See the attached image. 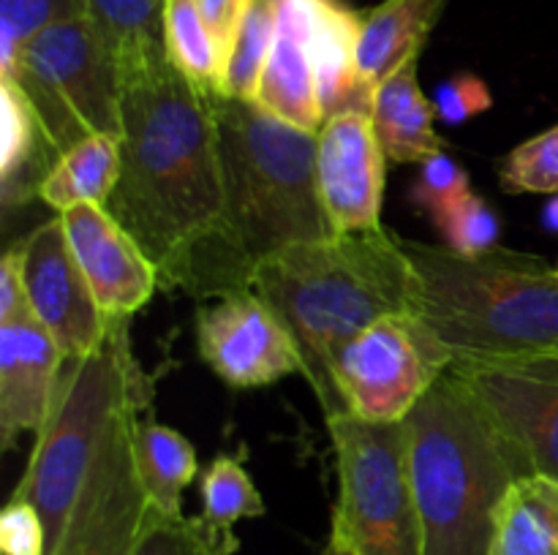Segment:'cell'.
Wrapping results in <instances>:
<instances>
[{
	"mask_svg": "<svg viewBox=\"0 0 558 555\" xmlns=\"http://www.w3.org/2000/svg\"><path fill=\"white\" fill-rule=\"evenodd\" d=\"M120 158V180L104 207L140 243L169 292L189 250L221 215V147L210 96L172 63L123 79Z\"/></svg>",
	"mask_w": 558,
	"mask_h": 555,
	"instance_id": "obj_1",
	"label": "cell"
},
{
	"mask_svg": "<svg viewBox=\"0 0 558 555\" xmlns=\"http://www.w3.org/2000/svg\"><path fill=\"white\" fill-rule=\"evenodd\" d=\"M210 101L221 147V215L189 250L169 286L194 299L251 292L262 261L289 245L332 234L316 188V134L251 101Z\"/></svg>",
	"mask_w": 558,
	"mask_h": 555,
	"instance_id": "obj_2",
	"label": "cell"
},
{
	"mask_svg": "<svg viewBox=\"0 0 558 555\" xmlns=\"http://www.w3.org/2000/svg\"><path fill=\"white\" fill-rule=\"evenodd\" d=\"M254 292L292 332L325 417L347 411L332 384L338 351L385 316H414L412 264L385 226L289 245L262 261Z\"/></svg>",
	"mask_w": 558,
	"mask_h": 555,
	"instance_id": "obj_3",
	"label": "cell"
},
{
	"mask_svg": "<svg viewBox=\"0 0 558 555\" xmlns=\"http://www.w3.org/2000/svg\"><path fill=\"white\" fill-rule=\"evenodd\" d=\"M414 272V316L452 365L558 354V270L539 256L494 248L461 256L401 239Z\"/></svg>",
	"mask_w": 558,
	"mask_h": 555,
	"instance_id": "obj_4",
	"label": "cell"
},
{
	"mask_svg": "<svg viewBox=\"0 0 558 555\" xmlns=\"http://www.w3.org/2000/svg\"><path fill=\"white\" fill-rule=\"evenodd\" d=\"M423 555H490L501 495L523 468L488 414L445 370L403 419Z\"/></svg>",
	"mask_w": 558,
	"mask_h": 555,
	"instance_id": "obj_5",
	"label": "cell"
},
{
	"mask_svg": "<svg viewBox=\"0 0 558 555\" xmlns=\"http://www.w3.org/2000/svg\"><path fill=\"white\" fill-rule=\"evenodd\" d=\"M153 386L142 373L125 316H112L107 341L85 357H65L49 414L14 495L27 498L47 526L49 550L58 542L80 495L109 419L125 406H150ZM47 550V553H49Z\"/></svg>",
	"mask_w": 558,
	"mask_h": 555,
	"instance_id": "obj_6",
	"label": "cell"
},
{
	"mask_svg": "<svg viewBox=\"0 0 558 555\" xmlns=\"http://www.w3.org/2000/svg\"><path fill=\"white\" fill-rule=\"evenodd\" d=\"M325 422L338 477L332 542L354 555H423L403 422H368L349 411Z\"/></svg>",
	"mask_w": 558,
	"mask_h": 555,
	"instance_id": "obj_7",
	"label": "cell"
},
{
	"mask_svg": "<svg viewBox=\"0 0 558 555\" xmlns=\"http://www.w3.org/2000/svg\"><path fill=\"white\" fill-rule=\"evenodd\" d=\"M0 76L20 82L58 158L93 134L123 136V74L90 16L41 30Z\"/></svg>",
	"mask_w": 558,
	"mask_h": 555,
	"instance_id": "obj_8",
	"label": "cell"
},
{
	"mask_svg": "<svg viewBox=\"0 0 558 555\" xmlns=\"http://www.w3.org/2000/svg\"><path fill=\"white\" fill-rule=\"evenodd\" d=\"M452 359L412 313L385 316L338 351L332 384L343 408L368 422H403Z\"/></svg>",
	"mask_w": 558,
	"mask_h": 555,
	"instance_id": "obj_9",
	"label": "cell"
},
{
	"mask_svg": "<svg viewBox=\"0 0 558 555\" xmlns=\"http://www.w3.org/2000/svg\"><path fill=\"white\" fill-rule=\"evenodd\" d=\"M142 411L140 403H125L109 419L69 520L47 555H136L153 515L134 455Z\"/></svg>",
	"mask_w": 558,
	"mask_h": 555,
	"instance_id": "obj_10",
	"label": "cell"
},
{
	"mask_svg": "<svg viewBox=\"0 0 558 555\" xmlns=\"http://www.w3.org/2000/svg\"><path fill=\"white\" fill-rule=\"evenodd\" d=\"M447 370L472 390L523 473L558 479V354Z\"/></svg>",
	"mask_w": 558,
	"mask_h": 555,
	"instance_id": "obj_11",
	"label": "cell"
},
{
	"mask_svg": "<svg viewBox=\"0 0 558 555\" xmlns=\"http://www.w3.org/2000/svg\"><path fill=\"white\" fill-rule=\"evenodd\" d=\"M199 357L223 384L256 390L303 373V357L276 310L251 288L227 294L196 313Z\"/></svg>",
	"mask_w": 558,
	"mask_h": 555,
	"instance_id": "obj_12",
	"label": "cell"
},
{
	"mask_svg": "<svg viewBox=\"0 0 558 555\" xmlns=\"http://www.w3.org/2000/svg\"><path fill=\"white\" fill-rule=\"evenodd\" d=\"M22 248V281L33 316L47 326L63 357H85L107 341L109 321L71 250L63 221L33 229Z\"/></svg>",
	"mask_w": 558,
	"mask_h": 555,
	"instance_id": "obj_13",
	"label": "cell"
},
{
	"mask_svg": "<svg viewBox=\"0 0 558 555\" xmlns=\"http://www.w3.org/2000/svg\"><path fill=\"white\" fill-rule=\"evenodd\" d=\"M387 152L365 112L332 114L316 134V188L332 234L379 229Z\"/></svg>",
	"mask_w": 558,
	"mask_h": 555,
	"instance_id": "obj_14",
	"label": "cell"
},
{
	"mask_svg": "<svg viewBox=\"0 0 558 555\" xmlns=\"http://www.w3.org/2000/svg\"><path fill=\"white\" fill-rule=\"evenodd\" d=\"M60 221L104 313L131 319L161 288L156 264L107 207H71L60 212Z\"/></svg>",
	"mask_w": 558,
	"mask_h": 555,
	"instance_id": "obj_15",
	"label": "cell"
},
{
	"mask_svg": "<svg viewBox=\"0 0 558 555\" xmlns=\"http://www.w3.org/2000/svg\"><path fill=\"white\" fill-rule=\"evenodd\" d=\"M63 351L33 310L0 321V449L38 433L49 414Z\"/></svg>",
	"mask_w": 558,
	"mask_h": 555,
	"instance_id": "obj_16",
	"label": "cell"
},
{
	"mask_svg": "<svg viewBox=\"0 0 558 555\" xmlns=\"http://www.w3.org/2000/svg\"><path fill=\"white\" fill-rule=\"evenodd\" d=\"M276 44L262 74L256 107L308 134H319L325 114L308 52L311 0H276Z\"/></svg>",
	"mask_w": 558,
	"mask_h": 555,
	"instance_id": "obj_17",
	"label": "cell"
},
{
	"mask_svg": "<svg viewBox=\"0 0 558 555\" xmlns=\"http://www.w3.org/2000/svg\"><path fill=\"white\" fill-rule=\"evenodd\" d=\"M360 27L363 14L343 0H311L308 52L325 120L343 112L371 114L374 92L363 85L357 71Z\"/></svg>",
	"mask_w": 558,
	"mask_h": 555,
	"instance_id": "obj_18",
	"label": "cell"
},
{
	"mask_svg": "<svg viewBox=\"0 0 558 555\" xmlns=\"http://www.w3.org/2000/svg\"><path fill=\"white\" fill-rule=\"evenodd\" d=\"M417 58H409L374 90L371 120L387 158L398 163H423L447 141L436 134L434 101L423 92L417 79Z\"/></svg>",
	"mask_w": 558,
	"mask_h": 555,
	"instance_id": "obj_19",
	"label": "cell"
},
{
	"mask_svg": "<svg viewBox=\"0 0 558 555\" xmlns=\"http://www.w3.org/2000/svg\"><path fill=\"white\" fill-rule=\"evenodd\" d=\"M52 145L14 76H0V199L5 210L38 196L54 166Z\"/></svg>",
	"mask_w": 558,
	"mask_h": 555,
	"instance_id": "obj_20",
	"label": "cell"
},
{
	"mask_svg": "<svg viewBox=\"0 0 558 555\" xmlns=\"http://www.w3.org/2000/svg\"><path fill=\"white\" fill-rule=\"evenodd\" d=\"M447 0H385L365 11L357 44V71L371 92L420 54Z\"/></svg>",
	"mask_w": 558,
	"mask_h": 555,
	"instance_id": "obj_21",
	"label": "cell"
},
{
	"mask_svg": "<svg viewBox=\"0 0 558 555\" xmlns=\"http://www.w3.org/2000/svg\"><path fill=\"white\" fill-rule=\"evenodd\" d=\"M490 555H558V479H512L496 509Z\"/></svg>",
	"mask_w": 558,
	"mask_h": 555,
	"instance_id": "obj_22",
	"label": "cell"
},
{
	"mask_svg": "<svg viewBox=\"0 0 558 555\" xmlns=\"http://www.w3.org/2000/svg\"><path fill=\"white\" fill-rule=\"evenodd\" d=\"M120 166L118 136L93 134L54 161L38 188V199L58 212L80 205L104 207L118 185Z\"/></svg>",
	"mask_w": 558,
	"mask_h": 555,
	"instance_id": "obj_23",
	"label": "cell"
},
{
	"mask_svg": "<svg viewBox=\"0 0 558 555\" xmlns=\"http://www.w3.org/2000/svg\"><path fill=\"white\" fill-rule=\"evenodd\" d=\"M134 455L150 504L167 517H183V490L199 473L191 441L169 424L136 419Z\"/></svg>",
	"mask_w": 558,
	"mask_h": 555,
	"instance_id": "obj_24",
	"label": "cell"
},
{
	"mask_svg": "<svg viewBox=\"0 0 558 555\" xmlns=\"http://www.w3.org/2000/svg\"><path fill=\"white\" fill-rule=\"evenodd\" d=\"M87 14L112 47L123 79L169 63L163 0H85Z\"/></svg>",
	"mask_w": 558,
	"mask_h": 555,
	"instance_id": "obj_25",
	"label": "cell"
},
{
	"mask_svg": "<svg viewBox=\"0 0 558 555\" xmlns=\"http://www.w3.org/2000/svg\"><path fill=\"white\" fill-rule=\"evenodd\" d=\"M199 490L202 515L196 520H199L202 531L221 553L234 555V550L240 547L238 536H234V522L265 515V498L251 482L243 460L234 455H218L202 471Z\"/></svg>",
	"mask_w": 558,
	"mask_h": 555,
	"instance_id": "obj_26",
	"label": "cell"
},
{
	"mask_svg": "<svg viewBox=\"0 0 558 555\" xmlns=\"http://www.w3.org/2000/svg\"><path fill=\"white\" fill-rule=\"evenodd\" d=\"M167 60L205 96H221L223 63L196 0H163Z\"/></svg>",
	"mask_w": 558,
	"mask_h": 555,
	"instance_id": "obj_27",
	"label": "cell"
},
{
	"mask_svg": "<svg viewBox=\"0 0 558 555\" xmlns=\"http://www.w3.org/2000/svg\"><path fill=\"white\" fill-rule=\"evenodd\" d=\"M276 0H251L248 14H245L238 38L232 44V52L223 63V98L256 103L262 74H265L272 44H276Z\"/></svg>",
	"mask_w": 558,
	"mask_h": 555,
	"instance_id": "obj_28",
	"label": "cell"
},
{
	"mask_svg": "<svg viewBox=\"0 0 558 555\" xmlns=\"http://www.w3.org/2000/svg\"><path fill=\"white\" fill-rule=\"evenodd\" d=\"M87 14L85 0H0V74H11L27 41L58 22Z\"/></svg>",
	"mask_w": 558,
	"mask_h": 555,
	"instance_id": "obj_29",
	"label": "cell"
},
{
	"mask_svg": "<svg viewBox=\"0 0 558 555\" xmlns=\"http://www.w3.org/2000/svg\"><path fill=\"white\" fill-rule=\"evenodd\" d=\"M434 223L439 226L441 237H445V248L456 250L461 256H480L499 248V212L494 210L488 199L474 194L472 188L447 201L434 215Z\"/></svg>",
	"mask_w": 558,
	"mask_h": 555,
	"instance_id": "obj_30",
	"label": "cell"
},
{
	"mask_svg": "<svg viewBox=\"0 0 558 555\" xmlns=\"http://www.w3.org/2000/svg\"><path fill=\"white\" fill-rule=\"evenodd\" d=\"M499 183L507 194H558V123L501 158Z\"/></svg>",
	"mask_w": 558,
	"mask_h": 555,
	"instance_id": "obj_31",
	"label": "cell"
},
{
	"mask_svg": "<svg viewBox=\"0 0 558 555\" xmlns=\"http://www.w3.org/2000/svg\"><path fill=\"white\" fill-rule=\"evenodd\" d=\"M136 555H227L202 531L196 517H167L153 506Z\"/></svg>",
	"mask_w": 558,
	"mask_h": 555,
	"instance_id": "obj_32",
	"label": "cell"
},
{
	"mask_svg": "<svg viewBox=\"0 0 558 555\" xmlns=\"http://www.w3.org/2000/svg\"><path fill=\"white\" fill-rule=\"evenodd\" d=\"M469 188H472V183H469L466 169H463L450 152L441 150L420 163V174L417 180H414L412 194L409 196H412V201L417 205V210L436 215L447 201L466 194Z\"/></svg>",
	"mask_w": 558,
	"mask_h": 555,
	"instance_id": "obj_33",
	"label": "cell"
},
{
	"mask_svg": "<svg viewBox=\"0 0 558 555\" xmlns=\"http://www.w3.org/2000/svg\"><path fill=\"white\" fill-rule=\"evenodd\" d=\"M490 107H494V92H490L488 82L469 71L452 74L434 92L436 120L445 125L469 123L477 114L488 112Z\"/></svg>",
	"mask_w": 558,
	"mask_h": 555,
	"instance_id": "obj_34",
	"label": "cell"
},
{
	"mask_svg": "<svg viewBox=\"0 0 558 555\" xmlns=\"http://www.w3.org/2000/svg\"><path fill=\"white\" fill-rule=\"evenodd\" d=\"M47 526L27 498L11 495L0 511V553L3 555H47Z\"/></svg>",
	"mask_w": 558,
	"mask_h": 555,
	"instance_id": "obj_35",
	"label": "cell"
},
{
	"mask_svg": "<svg viewBox=\"0 0 558 555\" xmlns=\"http://www.w3.org/2000/svg\"><path fill=\"white\" fill-rule=\"evenodd\" d=\"M205 20L207 30H210L213 41H216L221 63H227L232 44L238 38L240 25H243L245 14H248L251 0H196Z\"/></svg>",
	"mask_w": 558,
	"mask_h": 555,
	"instance_id": "obj_36",
	"label": "cell"
},
{
	"mask_svg": "<svg viewBox=\"0 0 558 555\" xmlns=\"http://www.w3.org/2000/svg\"><path fill=\"white\" fill-rule=\"evenodd\" d=\"M22 310H31V303H27L25 281H22V248L20 243H14L0 261V321Z\"/></svg>",
	"mask_w": 558,
	"mask_h": 555,
	"instance_id": "obj_37",
	"label": "cell"
},
{
	"mask_svg": "<svg viewBox=\"0 0 558 555\" xmlns=\"http://www.w3.org/2000/svg\"><path fill=\"white\" fill-rule=\"evenodd\" d=\"M539 223H543L545 232L558 234V194L550 196L543 207V215H539Z\"/></svg>",
	"mask_w": 558,
	"mask_h": 555,
	"instance_id": "obj_38",
	"label": "cell"
},
{
	"mask_svg": "<svg viewBox=\"0 0 558 555\" xmlns=\"http://www.w3.org/2000/svg\"><path fill=\"white\" fill-rule=\"evenodd\" d=\"M316 555H354V553H352V550L341 547V544H338V542H332V539H327V544Z\"/></svg>",
	"mask_w": 558,
	"mask_h": 555,
	"instance_id": "obj_39",
	"label": "cell"
},
{
	"mask_svg": "<svg viewBox=\"0 0 558 555\" xmlns=\"http://www.w3.org/2000/svg\"><path fill=\"white\" fill-rule=\"evenodd\" d=\"M556 270H558V267H556Z\"/></svg>",
	"mask_w": 558,
	"mask_h": 555,
	"instance_id": "obj_40",
	"label": "cell"
}]
</instances>
